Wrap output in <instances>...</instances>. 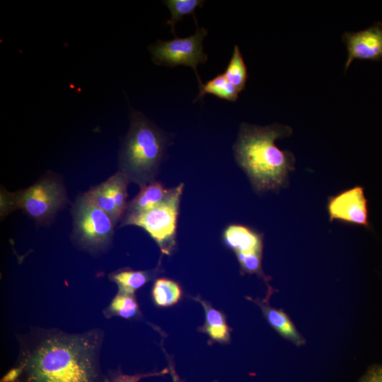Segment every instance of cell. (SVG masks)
<instances>
[{
  "mask_svg": "<svg viewBox=\"0 0 382 382\" xmlns=\"http://www.w3.org/2000/svg\"><path fill=\"white\" fill-rule=\"evenodd\" d=\"M207 33L204 28L197 25L196 32L187 37L176 36L170 40H158L149 47L152 60L157 65L190 66L200 83L202 81L197 73V66L204 64L208 59L203 50V40Z\"/></svg>",
  "mask_w": 382,
  "mask_h": 382,
  "instance_id": "7",
  "label": "cell"
},
{
  "mask_svg": "<svg viewBox=\"0 0 382 382\" xmlns=\"http://www.w3.org/2000/svg\"><path fill=\"white\" fill-rule=\"evenodd\" d=\"M225 245L237 253H262V236L238 224L228 226L224 232Z\"/></svg>",
  "mask_w": 382,
  "mask_h": 382,
  "instance_id": "12",
  "label": "cell"
},
{
  "mask_svg": "<svg viewBox=\"0 0 382 382\" xmlns=\"http://www.w3.org/2000/svg\"><path fill=\"white\" fill-rule=\"evenodd\" d=\"M192 299L202 305L205 314L204 323L199 327L198 331L207 334L213 342L228 344L231 342V328L227 323L225 313L214 308L200 296Z\"/></svg>",
  "mask_w": 382,
  "mask_h": 382,
  "instance_id": "11",
  "label": "cell"
},
{
  "mask_svg": "<svg viewBox=\"0 0 382 382\" xmlns=\"http://www.w3.org/2000/svg\"><path fill=\"white\" fill-rule=\"evenodd\" d=\"M151 294L156 306L169 307L174 306L180 300L183 292L178 283L162 277L155 280Z\"/></svg>",
  "mask_w": 382,
  "mask_h": 382,
  "instance_id": "16",
  "label": "cell"
},
{
  "mask_svg": "<svg viewBox=\"0 0 382 382\" xmlns=\"http://www.w3.org/2000/svg\"><path fill=\"white\" fill-rule=\"evenodd\" d=\"M163 3L169 8L171 14L170 18L166 24L170 26L171 32L175 37V26L176 23L182 20L183 17L188 15H193L195 21V11L197 7H202L204 1L201 0H166Z\"/></svg>",
  "mask_w": 382,
  "mask_h": 382,
  "instance_id": "20",
  "label": "cell"
},
{
  "mask_svg": "<svg viewBox=\"0 0 382 382\" xmlns=\"http://www.w3.org/2000/svg\"><path fill=\"white\" fill-rule=\"evenodd\" d=\"M159 270L156 268L150 270H133L129 268L122 269L110 274V279L118 286V291L134 294L148 282L153 279Z\"/></svg>",
  "mask_w": 382,
  "mask_h": 382,
  "instance_id": "14",
  "label": "cell"
},
{
  "mask_svg": "<svg viewBox=\"0 0 382 382\" xmlns=\"http://www.w3.org/2000/svg\"><path fill=\"white\" fill-rule=\"evenodd\" d=\"M164 352L166 355V358L168 359V370H169V374H170L173 382H185L184 380L180 378V377L177 374L175 369V364L172 359V358L165 352V349H163Z\"/></svg>",
  "mask_w": 382,
  "mask_h": 382,
  "instance_id": "25",
  "label": "cell"
},
{
  "mask_svg": "<svg viewBox=\"0 0 382 382\" xmlns=\"http://www.w3.org/2000/svg\"><path fill=\"white\" fill-rule=\"evenodd\" d=\"M106 316H119L132 319L141 316L139 304L134 294L118 291L109 306L105 310Z\"/></svg>",
  "mask_w": 382,
  "mask_h": 382,
  "instance_id": "17",
  "label": "cell"
},
{
  "mask_svg": "<svg viewBox=\"0 0 382 382\" xmlns=\"http://www.w3.org/2000/svg\"><path fill=\"white\" fill-rule=\"evenodd\" d=\"M288 125L273 123L257 126L243 122L233 146L235 158L258 192L276 190L288 185L295 157L279 149L275 141L292 134Z\"/></svg>",
  "mask_w": 382,
  "mask_h": 382,
  "instance_id": "2",
  "label": "cell"
},
{
  "mask_svg": "<svg viewBox=\"0 0 382 382\" xmlns=\"http://www.w3.org/2000/svg\"><path fill=\"white\" fill-rule=\"evenodd\" d=\"M83 196L86 200L108 214L114 224H116L120 218L117 213L112 194L106 181L91 188Z\"/></svg>",
  "mask_w": 382,
  "mask_h": 382,
  "instance_id": "18",
  "label": "cell"
},
{
  "mask_svg": "<svg viewBox=\"0 0 382 382\" xmlns=\"http://www.w3.org/2000/svg\"><path fill=\"white\" fill-rule=\"evenodd\" d=\"M240 93L222 73L217 74L204 83L202 82L199 83V93L194 102L202 100L207 94L215 96L222 100L234 102L238 99Z\"/></svg>",
  "mask_w": 382,
  "mask_h": 382,
  "instance_id": "15",
  "label": "cell"
},
{
  "mask_svg": "<svg viewBox=\"0 0 382 382\" xmlns=\"http://www.w3.org/2000/svg\"><path fill=\"white\" fill-rule=\"evenodd\" d=\"M327 210L331 222L337 220L367 229L371 228L368 199L361 186H354L329 197Z\"/></svg>",
  "mask_w": 382,
  "mask_h": 382,
  "instance_id": "8",
  "label": "cell"
},
{
  "mask_svg": "<svg viewBox=\"0 0 382 382\" xmlns=\"http://www.w3.org/2000/svg\"><path fill=\"white\" fill-rule=\"evenodd\" d=\"M271 294V291H270L267 298L262 300H255L250 297L247 298L260 306L269 325L282 337L297 346L304 345L306 343L305 340L297 331L289 316L282 310L277 309L270 306L269 297Z\"/></svg>",
  "mask_w": 382,
  "mask_h": 382,
  "instance_id": "10",
  "label": "cell"
},
{
  "mask_svg": "<svg viewBox=\"0 0 382 382\" xmlns=\"http://www.w3.org/2000/svg\"><path fill=\"white\" fill-rule=\"evenodd\" d=\"M25 337L16 366L1 382H107L100 366L99 330L36 329Z\"/></svg>",
  "mask_w": 382,
  "mask_h": 382,
  "instance_id": "1",
  "label": "cell"
},
{
  "mask_svg": "<svg viewBox=\"0 0 382 382\" xmlns=\"http://www.w3.org/2000/svg\"><path fill=\"white\" fill-rule=\"evenodd\" d=\"M214 382H219V381H214Z\"/></svg>",
  "mask_w": 382,
  "mask_h": 382,
  "instance_id": "26",
  "label": "cell"
},
{
  "mask_svg": "<svg viewBox=\"0 0 382 382\" xmlns=\"http://www.w3.org/2000/svg\"><path fill=\"white\" fill-rule=\"evenodd\" d=\"M66 195L62 185L54 178H45L28 188L4 197L3 212L21 209L38 223L47 222L62 207Z\"/></svg>",
  "mask_w": 382,
  "mask_h": 382,
  "instance_id": "4",
  "label": "cell"
},
{
  "mask_svg": "<svg viewBox=\"0 0 382 382\" xmlns=\"http://www.w3.org/2000/svg\"><path fill=\"white\" fill-rule=\"evenodd\" d=\"M129 117V129L120 154V170L142 187L154 180L170 138L141 112L132 110Z\"/></svg>",
  "mask_w": 382,
  "mask_h": 382,
  "instance_id": "3",
  "label": "cell"
},
{
  "mask_svg": "<svg viewBox=\"0 0 382 382\" xmlns=\"http://www.w3.org/2000/svg\"><path fill=\"white\" fill-rule=\"evenodd\" d=\"M360 382H382V366H377L371 368Z\"/></svg>",
  "mask_w": 382,
  "mask_h": 382,
  "instance_id": "24",
  "label": "cell"
},
{
  "mask_svg": "<svg viewBox=\"0 0 382 382\" xmlns=\"http://www.w3.org/2000/svg\"><path fill=\"white\" fill-rule=\"evenodd\" d=\"M127 177L120 170L106 180L112 194L119 218L127 209Z\"/></svg>",
  "mask_w": 382,
  "mask_h": 382,
  "instance_id": "21",
  "label": "cell"
},
{
  "mask_svg": "<svg viewBox=\"0 0 382 382\" xmlns=\"http://www.w3.org/2000/svg\"><path fill=\"white\" fill-rule=\"evenodd\" d=\"M236 255L243 272L256 274L267 282L268 277L265 276L262 269V253H237Z\"/></svg>",
  "mask_w": 382,
  "mask_h": 382,
  "instance_id": "22",
  "label": "cell"
},
{
  "mask_svg": "<svg viewBox=\"0 0 382 382\" xmlns=\"http://www.w3.org/2000/svg\"><path fill=\"white\" fill-rule=\"evenodd\" d=\"M173 190V188L166 189L161 183L152 181L141 187L139 194L127 204L125 215L141 213L158 206L170 196Z\"/></svg>",
  "mask_w": 382,
  "mask_h": 382,
  "instance_id": "13",
  "label": "cell"
},
{
  "mask_svg": "<svg viewBox=\"0 0 382 382\" xmlns=\"http://www.w3.org/2000/svg\"><path fill=\"white\" fill-rule=\"evenodd\" d=\"M74 237L82 247L94 251L105 248L111 241L114 223L105 212L82 196L73 208Z\"/></svg>",
  "mask_w": 382,
  "mask_h": 382,
  "instance_id": "6",
  "label": "cell"
},
{
  "mask_svg": "<svg viewBox=\"0 0 382 382\" xmlns=\"http://www.w3.org/2000/svg\"><path fill=\"white\" fill-rule=\"evenodd\" d=\"M169 374L168 368L160 371L149 372L144 374H126L123 373L120 369L115 371H110L107 377V382H139L142 378L159 376Z\"/></svg>",
  "mask_w": 382,
  "mask_h": 382,
  "instance_id": "23",
  "label": "cell"
},
{
  "mask_svg": "<svg viewBox=\"0 0 382 382\" xmlns=\"http://www.w3.org/2000/svg\"><path fill=\"white\" fill-rule=\"evenodd\" d=\"M342 40L347 51L345 72L355 59L382 60V22H376L364 30L345 31L342 35Z\"/></svg>",
  "mask_w": 382,
  "mask_h": 382,
  "instance_id": "9",
  "label": "cell"
},
{
  "mask_svg": "<svg viewBox=\"0 0 382 382\" xmlns=\"http://www.w3.org/2000/svg\"><path fill=\"white\" fill-rule=\"evenodd\" d=\"M226 79L240 92L245 89L248 79V69L238 45H235L231 57L223 73Z\"/></svg>",
  "mask_w": 382,
  "mask_h": 382,
  "instance_id": "19",
  "label": "cell"
},
{
  "mask_svg": "<svg viewBox=\"0 0 382 382\" xmlns=\"http://www.w3.org/2000/svg\"><path fill=\"white\" fill-rule=\"evenodd\" d=\"M184 185L173 187L170 196L158 206L136 214L125 215L123 225L144 228L163 254L170 255L175 246L177 219Z\"/></svg>",
  "mask_w": 382,
  "mask_h": 382,
  "instance_id": "5",
  "label": "cell"
}]
</instances>
